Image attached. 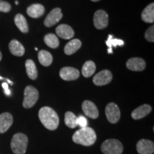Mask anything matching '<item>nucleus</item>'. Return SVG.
<instances>
[{
    "label": "nucleus",
    "mask_w": 154,
    "mask_h": 154,
    "mask_svg": "<svg viewBox=\"0 0 154 154\" xmlns=\"http://www.w3.org/2000/svg\"><path fill=\"white\" fill-rule=\"evenodd\" d=\"M28 138L22 133H17L13 136L11 140V149L14 154H24L26 151Z\"/></svg>",
    "instance_id": "3"
},
{
    "label": "nucleus",
    "mask_w": 154,
    "mask_h": 154,
    "mask_svg": "<svg viewBox=\"0 0 154 154\" xmlns=\"http://www.w3.org/2000/svg\"><path fill=\"white\" fill-rule=\"evenodd\" d=\"M111 35L109 36V38L106 42V45L109 47V53H112V47H117V46H123L124 44V42L123 40L118 39V38H113Z\"/></svg>",
    "instance_id": "27"
},
{
    "label": "nucleus",
    "mask_w": 154,
    "mask_h": 154,
    "mask_svg": "<svg viewBox=\"0 0 154 154\" xmlns=\"http://www.w3.org/2000/svg\"><path fill=\"white\" fill-rule=\"evenodd\" d=\"M77 124L82 128H84V127H86V126H87V120H86L85 117L80 116L77 118Z\"/></svg>",
    "instance_id": "30"
},
{
    "label": "nucleus",
    "mask_w": 154,
    "mask_h": 154,
    "mask_svg": "<svg viewBox=\"0 0 154 154\" xmlns=\"http://www.w3.org/2000/svg\"><path fill=\"white\" fill-rule=\"evenodd\" d=\"M38 99V91L35 87L27 86L24 89L23 106L25 109L33 107Z\"/></svg>",
    "instance_id": "5"
},
{
    "label": "nucleus",
    "mask_w": 154,
    "mask_h": 154,
    "mask_svg": "<svg viewBox=\"0 0 154 154\" xmlns=\"http://www.w3.org/2000/svg\"><path fill=\"white\" fill-rule=\"evenodd\" d=\"M38 59L40 63L44 66H49L51 64L53 61L52 55L45 50H42L38 52Z\"/></svg>",
    "instance_id": "23"
},
{
    "label": "nucleus",
    "mask_w": 154,
    "mask_h": 154,
    "mask_svg": "<svg viewBox=\"0 0 154 154\" xmlns=\"http://www.w3.org/2000/svg\"><path fill=\"white\" fill-rule=\"evenodd\" d=\"M141 19L144 22L153 23L154 22V4H149L143 9L141 14Z\"/></svg>",
    "instance_id": "19"
},
{
    "label": "nucleus",
    "mask_w": 154,
    "mask_h": 154,
    "mask_svg": "<svg viewBox=\"0 0 154 154\" xmlns=\"http://www.w3.org/2000/svg\"><path fill=\"white\" fill-rule=\"evenodd\" d=\"M13 124V116L11 113L5 112L0 114V134H4Z\"/></svg>",
    "instance_id": "14"
},
{
    "label": "nucleus",
    "mask_w": 154,
    "mask_h": 154,
    "mask_svg": "<svg viewBox=\"0 0 154 154\" xmlns=\"http://www.w3.org/2000/svg\"><path fill=\"white\" fill-rule=\"evenodd\" d=\"M145 38L147 41L153 42H154V26H151L146 31Z\"/></svg>",
    "instance_id": "28"
},
{
    "label": "nucleus",
    "mask_w": 154,
    "mask_h": 154,
    "mask_svg": "<svg viewBox=\"0 0 154 154\" xmlns=\"http://www.w3.org/2000/svg\"><path fill=\"white\" fill-rule=\"evenodd\" d=\"M38 118L43 126L50 131H54L59 126V116L53 109L49 106L42 107L40 109Z\"/></svg>",
    "instance_id": "1"
},
{
    "label": "nucleus",
    "mask_w": 154,
    "mask_h": 154,
    "mask_svg": "<svg viewBox=\"0 0 154 154\" xmlns=\"http://www.w3.org/2000/svg\"><path fill=\"white\" fill-rule=\"evenodd\" d=\"M2 54L1 51H0V61L2 60Z\"/></svg>",
    "instance_id": "32"
},
{
    "label": "nucleus",
    "mask_w": 154,
    "mask_h": 154,
    "mask_svg": "<svg viewBox=\"0 0 154 154\" xmlns=\"http://www.w3.org/2000/svg\"><path fill=\"white\" fill-rule=\"evenodd\" d=\"M14 23L22 33H27L29 31V26L26 19L22 14H18L14 17Z\"/></svg>",
    "instance_id": "22"
},
{
    "label": "nucleus",
    "mask_w": 154,
    "mask_h": 154,
    "mask_svg": "<svg viewBox=\"0 0 154 154\" xmlns=\"http://www.w3.org/2000/svg\"><path fill=\"white\" fill-rule=\"evenodd\" d=\"M109 24V16L105 11L97 10L94 15V26L98 29H103L108 26Z\"/></svg>",
    "instance_id": "7"
},
{
    "label": "nucleus",
    "mask_w": 154,
    "mask_h": 154,
    "mask_svg": "<svg viewBox=\"0 0 154 154\" xmlns=\"http://www.w3.org/2000/svg\"><path fill=\"white\" fill-rule=\"evenodd\" d=\"M81 47H82V42L79 39H77V38L72 39L65 46L64 53L66 55H72L78 51Z\"/></svg>",
    "instance_id": "20"
},
{
    "label": "nucleus",
    "mask_w": 154,
    "mask_h": 154,
    "mask_svg": "<svg viewBox=\"0 0 154 154\" xmlns=\"http://www.w3.org/2000/svg\"><path fill=\"white\" fill-rule=\"evenodd\" d=\"M65 124L69 128H74L78 126L77 124V117L74 113L71 112V111H67L65 113V118H64Z\"/></svg>",
    "instance_id": "25"
},
{
    "label": "nucleus",
    "mask_w": 154,
    "mask_h": 154,
    "mask_svg": "<svg viewBox=\"0 0 154 154\" xmlns=\"http://www.w3.org/2000/svg\"><path fill=\"white\" fill-rule=\"evenodd\" d=\"M126 67L129 70L134 71V72H140L145 69L146 61L141 58H131L127 61Z\"/></svg>",
    "instance_id": "13"
},
{
    "label": "nucleus",
    "mask_w": 154,
    "mask_h": 154,
    "mask_svg": "<svg viewBox=\"0 0 154 154\" xmlns=\"http://www.w3.org/2000/svg\"><path fill=\"white\" fill-rule=\"evenodd\" d=\"M45 9L42 5L40 4H34L29 6L27 8L26 12L30 17L32 18H38L44 14Z\"/></svg>",
    "instance_id": "18"
},
{
    "label": "nucleus",
    "mask_w": 154,
    "mask_h": 154,
    "mask_svg": "<svg viewBox=\"0 0 154 154\" xmlns=\"http://www.w3.org/2000/svg\"><path fill=\"white\" fill-rule=\"evenodd\" d=\"M25 67H26V74H27L29 78L32 80H35L37 78L38 72L34 61L32 59L26 60L25 63Z\"/></svg>",
    "instance_id": "21"
},
{
    "label": "nucleus",
    "mask_w": 154,
    "mask_h": 154,
    "mask_svg": "<svg viewBox=\"0 0 154 154\" xmlns=\"http://www.w3.org/2000/svg\"><path fill=\"white\" fill-rule=\"evenodd\" d=\"M112 77V74L110 71L103 70L94 76L93 82L96 86H104L111 82Z\"/></svg>",
    "instance_id": "8"
},
{
    "label": "nucleus",
    "mask_w": 154,
    "mask_h": 154,
    "mask_svg": "<svg viewBox=\"0 0 154 154\" xmlns=\"http://www.w3.org/2000/svg\"><path fill=\"white\" fill-rule=\"evenodd\" d=\"M44 42L47 44L48 47L52 49H56L59 47V41L57 36L54 35V34H47L44 36Z\"/></svg>",
    "instance_id": "26"
},
{
    "label": "nucleus",
    "mask_w": 154,
    "mask_h": 154,
    "mask_svg": "<svg viewBox=\"0 0 154 154\" xmlns=\"http://www.w3.org/2000/svg\"><path fill=\"white\" fill-rule=\"evenodd\" d=\"M82 110L89 118L96 119L99 117V110L93 102L86 100L82 103Z\"/></svg>",
    "instance_id": "12"
},
{
    "label": "nucleus",
    "mask_w": 154,
    "mask_h": 154,
    "mask_svg": "<svg viewBox=\"0 0 154 154\" xmlns=\"http://www.w3.org/2000/svg\"><path fill=\"white\" fill-rule=\"evenodd\" d=\"M11 6L9 3L7 2L2 1L1 0L0 1V11L2 12H9V11L11 10Z\"/></svg>",
    "instance_id": "29"
},
{
    "label": "nucleus",
    "mask_w": 154,
    "mask_h": 154,
    "mask_svg": "<svg viewBox=\"0 0 154 154\" xmlns=\"http://www.w3.org/2000/svg\"><path fill=\"white\" fill-rule=\"evenodd\" d=\"M59 76L64 81H74L79 77L80 73L73 67H63L59 72Z\"/></svg>",
    "instance_id": "11"
},
{
    "label": "nucleus",
    "mask_w": 154,
    "mask_h": 154,
    "mask_svg": "<svg viewBox=\"0 0 154 154\" xmlns=\"http://www.w3.org/2000/svg\"><path fill=\"white\" fill-rule=\"evenodd\" d=\"M63 17L60 8H55L49 12L44 20V25L47 27H51L61 20Z\"/></svg>",
    "instance_id": "9"
},
{
    "label": "nucleus",
    "mask_w": 154,
    "mask_h": 154,
    "mask_svg": "<svg viewBox=\"0 0 154 154\" xmlns=\"http://www.w3.org/2000/svg\"><path fill=\"white\" fill-rule=\"evenodd\" d=\"M152 110V108L149 104H143L140 106L134 109L131 113V117L135 120L143 119L148 114H149Z\"/></svg>",
    "instance_id": "16"
},
{
    "label": "nucleus",
    "mask_w": 154,
    "mask_h": 154,
    "mask_svg": "<svg viewBox=\"0 0 154 154\" xmlns=\"http://www.w3.org/2000/svg\"><path fill=\"white\" fill-rule=\"evenodd\" d=\"M2 79H4V78H3V77L0 76V80H2Z\"/></svg>",
    "instance_id": "34"
},
{
    "label": "nucleus",
    "mask_w": 154,
    "mask_h": 154,
    "mask_svg": "<svg viewBox=\"0 0 154 154\" xmlns=\"http://www.w3.org/2000/svg\"><path fill=\"white\" fill-rule=\"evenodd\" d=\"M2 87L4 89H5V92L7 96H9L11 94L10 90L9 89V86H8V84L7 83H3L2 84Z\"/></svg>",
    "instance_id": "31"
},
{
    "label": "nucleus",
    "mask_w": 154,
    "mask_h": 154,
    "mask_svg": "<svg viewBox=\"0 0 154 154\" xmlns=\"http://www.w3.org/2000/svg\"><path fill=\"white\" fill-rule=\"evenodd\" d=\"M105 113L108 121L111 124H116L121 117V111L118 106L114 103H109L105 109Z\"/></svg>",
    "instance_id": "6"
},
{
    "label": "nucleus",
    "mask_w": 154,
    "mask_h": 154,
    "mask_svg": "<svg viewBox=\"0 0 154 154\" xmlns=\"http://www.w3.org/2000/svg\"><path fill=\"white\" fill-rule=\"evenodd\" d=\"M96 71V64L94 61H87L84 63L82 67V74L86 78L90 77L94 74Z\"/></svg>",
    "instance_id": "24"
},
{
    "label": "nucleus",
    "mask_w": 154,
    "mask_h": 154,
    "mask_svg": "<svg viewBox=\"0 0 154 154\" xmlns=\"http://www.w3.org/2000/svg\"><path fill=\"white\" fill-rule=\"evenodd\" d=\"M16 5H18V2H17V1H16Z\"/></svg>",
    "instance_id": "35"
},
{
    "label": "nucleus",
    "mask_w": 154,
    "mask_h": 154,
    "mask_svg": "<svg viewBox=\"0 0 154 154\" xmlns=\"http://www.w3.org/2000/svg\"><path fill=\"white\" fill-rule=\"evenodd\" d=\"M0 1H1V0H0Z\"/></svg>",
    "instance_id": "36"
},
{
    "label": "nucleus",
    "mask_w": 154,
    "mask_h": 154,
    "mask_svg": "<svg viewBox=\"0 0 154 154\" xmlns=\"http://www.w3.org/2000/svg\"><path fill=\"white\" fill-rule=\"evenodd\" d=\"M136 149L139 154H153L154 152V143L147 139L138 140L136 144Z\"/></svg>",
    "instance_id": "10"
},
{
    "label": "nucleus",
    "mask_w": 154,
    "mask_h": 154,
    "mask_svg": "<svg viewBox=\"0 0 154 154\" xmlns=\"http://www.w3.org/2000/svg\"><path fill=\"white\" fill-rule=\"evenodd\" d=\"M72 140L75 143L90 146L96 142V134L93 128L86 126L76 131L73 135Z\"/></svg>",
    "instance_id": "2"
},
{
    "label": "nucleus",
    "mask_w": 154,
    "mask_h": 154,
    "mask_svg": "<svg viewBox=\"0 0 154 154\" xmlns=\"http://www.w3.org/2000/svg\"><path fill=\"white\" fill-rule=\"evenodd\" d=\"M101 149L103 154H121L124 147L119 140L108 139L101 144Z\"/></svg>",
    "instance_id": "4"
},
{
    "label": "nucleus",
    "mask_w": 154,
    "mask_h": 154,
    "mask_svg": "<svg viewBox=\"0 0 154 154\" xmlns=\"http://www.w3.org/2000/svg\"><path fill=\"white\" fill-rule=\"evenodd\" d=\"M56 32L59 37L63 39H70L74 36V32L70 26L67 24H61L56 29Z\"/></svg>",
    "instance_id": "15"
},
{
    "label": "nucleus",
    "mask_w": 154,
    "mask_h": 154,
    "mask_svg": "<svg viewBox=\"0 0 154 154\" xmlns=\"http://www.w3.org/2000/svg\"><path fill=\"white\" fill-rule=\"evenodd\" d=\"M9 49L13 55L17 57H22L25 53L24 46L16 39H13L9 44Z\"/></svg>",
    "instance_id": "17"
},
{
    "label": "nucleus",
    "mask_w": 154,
    "mask_h": 154,
    "mask_svg": "<svg viewBox=\"0 0 154 154\" xmlns=\"http://www.w3.org/2000/svg\"><path fill=\"white\" fill-rule=\"evenodd\" d=\"M92 2H99V1H100V0H91Z\"/></svg>",
    "instance_id": "33"
}]
</instances>
